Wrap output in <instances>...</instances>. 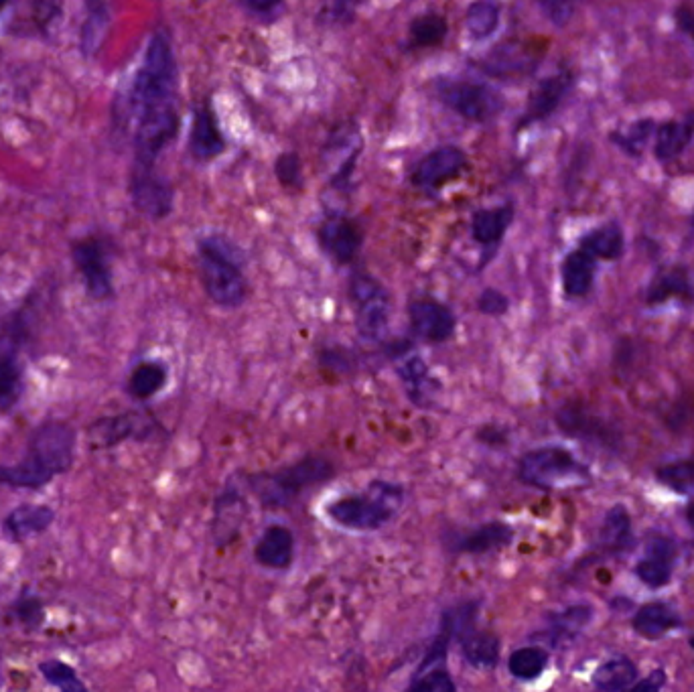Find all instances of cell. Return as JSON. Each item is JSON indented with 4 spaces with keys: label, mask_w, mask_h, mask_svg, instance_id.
<instances>
[{
    "label": "cell",
    "mask_w": 694,
    "mask_h": 692,
    "mask_svg": "<svg viewBox=\"0 0 694 692\" xmlns=\"http://www.w3.org/2000/svg\"><path fill=\"white\" fill-rule=\"evenodd\" d=\"M447 35V21L441 15L429 13L416 17L410 25V37L419 47L439 45Z\"/></svg>",
    "instance_id": "obj_35"
},
{
    "label": "cell",
    "mask_w": 694,
    "mask_h": 692,
    "mask_svg": "<svg viewBox=\"0 0 694 692\" xmlns=\"http://www.w3.org/2000/svg\"><path fill=\"white\" fill-rule=\"evenodd\" d=\"M518 475L538 490H559L587 479V469L561 447H542L520 459Z\"/></svg>",
    "instance_id": "obj_6"
},
{
    "label": "cell",
    "mask_w": 694,
    "mask_h": 692,
    "mask_svg": "<svg viewBox=\"0 0 694 692\" xmlns=\"http://www.w3.org/2000/svg\"><path fill=\"white\" fill-rule=\"evenodd\" d=\"M404 504V490L398 483L374 479L364 492L345 494L327 504V518L347 530L374 532L398 516Z\"/></svg>",
    "instance_id": "obj_3"
},
{
    "label": "cell",
    "mask_w": 694,
    "mask_h": 692,
    "mask_svg": "<svg viewBox=\"0 0 694 692\" xmlns=\"http://www.w3.org/2000/svg\"><path fill=\"white\" fill-rule=\"evenodd\" d=\"M591 615H593V611L587 605H575V607H569L567 611H563L559 615H554L550 619V630L554 634V642L573 638L577 632H581L589 624Z\"/></svg>",
    "instance_id": "obj_34"
},
{
    "label": "cell",
    "mask_w": 694,
    "mask_h": 692,
    "mask_svg": "<svg viewBox=\"0 0 694 692\" xmlns=\"http://www.w3.org/2000/svg\"><path fill=\"white\" fill-rule=\"evenodd\" d=\"M274 171L283 185H291V187L301 185V161L295 153L281 155L279 161H276Z\"/></svg>",
    "instance_id": "obj_43"
},
{
    "label": "cell",
    "mask_w": 694,
    "mask_h": 692,
    "mask_svg": "<svg viewBox=\"0 0 694 692\" xmlns=\"http://www.w3.org/2000/svg\"><path fill=\"white\" fill-rule=\"evenodd\" d=\"M473 621L475 619L467 621V624L457 634V640L461 642L463 658L467 660L469 666H473L477 670H490L500 660V652H502L500 638L492 632L475 630Z\"/></svg>",
    "instance_id": "obj_17"
},
{
    "label": "cell",
    "mask_w": 694,
    "mask_h": 692,
    "mask_svg": "<svg viewBox=\"0 0 694 692\" xmlns=\"http://www.w3.org/2000/svg\"><path fill=\"white\" fill-rule=\"evenodd\" d=\"M256 561L272 571H285L295 559V536L283 524L268 526L254 546Z\"/></svg>",
    "instance_id": "obj_15"
},
{
    "label": "cell",
    "mask_w": 694,
    "mask_h": 692,
    "mask_svg": "<svg viewBox=\"0 0 694 692\" xmlns=\"http://www.w3.org/2000/svg\"><path fill=\"white\" fill-rule=\"evenodd\" d=\"M678 25L682 27V31H686L694 39V11H688V9L678 11Z\"/></svg>",
    "instance_id": "obj_48"
},
{
    "label": "cell",
    "mask_w": 694,
    "mask_h": 692,
    "mask_svg": "<svg viewBox=\"0 0 694 692\" xmlns=\"http://www.w3.org/2000/svg\"><path fill=\"white\" fill-rule=\"evenodd\" d=\"M601 538L609 546H623L630 538V516L623 506H615L607 512L603 528H601Z\"/></svg>",
    "instance_id": "obj_38"
},
{
    "label": "cell",
    "mask_w": 694,
    "mask_h": 692,
    "mask_svg": "<svg viewBox=\"0 0 694 692\" xmlns=\"http://www.w3.org/2000/svg\"><path fill=\"white\" fill-rule=\"evenodd\" d=\"M364 3V0H331L329 5V17L333 21H347L350 19L356 9Z\"/></svg>",
    "instance_id": "obj_46"
},
{
    "label": "cell",
    "mask_w": 694,
    "mask_h": 692,
    "mask_svg": "<svg viewBox=\"0 0 694 692\" xmlns=\"http://www.w3.org/2000/svg\"><path fill=\"white\" fill-rule=\"evenodd\" d=\"M678 617L664 603H650L642 607L634 619V628L644 638H660L678 626Z\"/></svg>",
    "instance_id": "obj_27"
},
{
    "label": "cell",
    "mask_w": 694,
    "mask_h": 692,
    "mask_svg": "<svg viewBox=\"0 0 694 692\" xmlns=\"http://www.w3.org/2000/svg\"><path fill=\"white\" fill-rule=\"evenodd\" d=\"M650 130H652V122H638L630 128V132L626 136H615V138H617V143L626 149L638 151V147L648 138Z\"/></svg>",
    "instance_id": "obj_45"
},
{
    "label": "cell",
    "mask_w": 694,
    "mask_h": 692,
    "mask_svg": "<svg viewBox=\"0 0 694 692\" xmlns=\"http://www.w3.org/2000/svg\"><path fill=\"white\" fill-rule=\"evenodd\" d=\"M581 248L585 252H589L593 258H605V260H613L621 254L623 250V234L619 230V226L615 224H609V226H603L595 232H591Z\"/></svg>",
    "instance_id": "obj_31"
},
{
    "label": "cell",
    "mask_w": 694,
    "mask_h": 692,
    "mask_svg": "<svg viewBox=\"0 0 694 692\" xmlns=\"http://www.w3.org/2000/svg\"><path fill=\"white\" fill-rule=\"evenodd\" d=\"M167 378H169V372L165 364L153 362V360L141 362L132 370L128 378V392L136 400H149L165 388Z\"/></svg>",
    "instance_id": "obj_26"
},
{
    "label": "cell",
    "mask_w": 694,
    "mask_h": 692,
    "mask_svg": "<svg viewBox=\"0 0 694 692\" xmlns=\"http://www.w3.org/2000/svg\"><path fill=\"white\" fill-rule=\"evenodd\" d=\"M242 3L254 11H270L281 3V0H242Z\"/></svg>",
    "instance_id": "obj_49"
},
{
    "label": "cell",
    "mask_w": 694,
    "mask_h": 692,
    "mask_svg": "<svg viewBox=\"0 0 694 692\" xmlns=\"http://www.w3.org/2000/svg\"><path fill=\"white\" fill-rule=\"evenodd\" d=\"M672 559H674V546L666 538H654L648 546L646 559L640 561L636 567L638 577L648 585V587H664L670 581L672 573Z\"/></svg>",
    "instance_id": "obj_20"
},
{
    "label": "cell",
    "mask_w": 694,
    "mask_h": 692,
    "mask_svg": "<svg viewBox=\"0 0 694 692\" xmlns=\"http://www.w3.org/2000/svg\"><path fill=\"white\" fill-rule=\"evenodd\" d=\"M74 447L76 433L72 427L59 421L43 423L31 435L27 455L17 465H0V486L31 490L45 486L72 465Z\"/></svg>",
    "instance_id": "obj_1"
},
{
    "label": "cell",
    "mask_w": 694,
    "mask_h": 692,
    "mask_svg": "<svg viewBox=\"0 0 694 692\" xmlns=\"http://www.w3.org/2000/svg\"><path fill=\"white\" fill-rule=\"evenodd\" d=\"M548 664L546 650L538 646H526L510 654L508 670L518 680H534L538 678Z\"/></svg>",
    "instance_id": "obj_32"
},
{
    "label": "cell",
    "mask_w": 694,
    "mask_h": 692,
    "mask_svg": "<svg viewBox=\"0 0 694 692\" xmlns=\"http://www.w3.org/2000/svg\"><path fill=\"white\" fill-rule=\"evenodd\" d=\"M39 672L43 674V678L59 688V690H74V692H80V690H86L84 682L76 676L74 668L72 666H67L59 660H45L39 664Z\"/></svg>",
    "instance_id": "obj_37"
},
{
    "label": "cell",
    "mask_w": 694,
    "mask_h": 692,
    "mask_svg": "<svg viewBox=\"0 0 694 692\" xmlns=\"http://www.w3.org/2000/svg\"><path fill=\"white\" fill-rule=\"evenodd\" d=\"M595 276V258L583 248L567 256L563 264V287L569 297H583L589 293Z\"/></svg>",
    "instance_id": "obj_24"
},
{
    "label": "cell",
    "mask_w": 694,
    "mask_h": 692,
    "mask_svg": "<svg viewBox=\"0 0 694 692\" xmlns=\"http://www.w3.org/2000/svg\"><path fill=\"white\" fill-rule=\"evenodd\" d=\"M408 317L412 333L429 343H445L457 329V317L451 307L435 299L410 301Z\"/></svg>",
    "instance_id": "obj_10"
},
{
    "label": "cell",
    "mask_w": 694,
    "mask_h": 692,
    "mask_svg": "<svg viewBox=\"0 0 694 692\" xmlns=\"http://www.w3.org/2000/svg\"><path fill=\"white\" fill-rule=\"evenodd\" d=\"M7 3H9V0H0V11H3V9L7 7Z\"/></svg>",
    "instance_id": "obj_51"
},
{
    "label": "cell",
    "mask_w": 694,
    "mask_h": 692,
    "mask_svg": "<svg viewBox=\"0 0 694 692\" xmlns=\"http://www.w3.org/2000/svg\"><path fill=\"white\" fill-rule=\"evenodd\" d=\"M199 276L205 295L218 307L236 309L248 297V283L234 250L220 238L199 242Z\"/></svg>",
    "instance_id": "obj_5"
},
{
    "label": "cell",
    "mask_w": 694,
    "mask_h": 692,
    "mask_svg": "<svg viewBox=\"0 0 694 692\" xmlns=\"http://www.w3.org/2000/svg\"><path fill=\"white\" fill-rule=\"evenodd\" d=\"M512 218H514V212L510 205L477 212L471 222L473 240L479 242L481 246H496L504 238L506 230L510 228Z\"/></svg>",
    "instance_id": "obj_23"
},
{
    "label": "cell",
    "mask_w": 694,
    "mask_h": 692,
    "mask_svg": "<svg viewBox=\"0 0 694 692\" xmlns=\"http://www.w3.org/2000/svg\"><path fill=\"white\" fill-rule=\"evenodd\" d=\"M396 372L408 390L410 402H414L416 406H425L423 400H429L433 392L441 388L439 382L431 376L429 366L419 356H406Z\"/></svg>",
    "instance_id": "obj_22"
},
{
    "label": "cell",
    "mask_w": 694,
    "mask_h": 692,
    "mask_svg": "<svg viewBox=\"0 0 694 692\" xmlns=\"http://www.w3.org/2000/svg\"><path fill=\"white\" fill-rule=\"evenodd\" d=\"M577 0H538V7L544 17L557 27H565L575 15Z\"/></svg>",
    "instance_id": "obj_40"
},
{
    "label": "cell",
    "mask_w": 694,
    "mask_h": 692,
    "mask_svg": "<svg viewBox=\"0 0 694 692\" xmlns=\"http://www.w3.org/2000/svg\"><path fill=\"white\" fill-rule=\"evenodd\" d=\"M686 518H688L690 526L694 528V504H690V508H688V514H686Z\"/></svg>",
    "instance_id": "obj_50"
},
{
    "label": "cell",
    "mask_w": 694,
    "mask_h": 692,
    "mask_svg": "<svg viewBox=\"0 0 694 692\" xmlns=\"http://www.w3.org/2000/svg\"><path fill=\"white\" fill-rule=\"evenodd\" d=\"M536 65V57L532 51L524 49V47H502L496 51V55H492V63H490V72L492 74H500V76H516V74H528L532 72Z\"/></svg>",
    "instance_id": "obj_30"
},
{
    "label": "cell",
    "mask_w": 694,
    "mask_h": 692,
    "mask_svg": "<svg viewBox=\"0 0 694 692\" xmlns=\"http://www.w3.org/2000/svg\"><path fill=\"white\" fill-rule=\"evenodd\" d=\"M692 134H694V116L666 122L656 136V157L660 161H670L678 157L688 147Z\"/></svg>",
    "instance_id": "obj_25"
},
{
    "label": "cell",
    "mask_w": 694,
    "mask_h": 692,
    "mask_svg": "<svg viewBox=\"0 0 694 692\" xmlns=\"http://www.w3.org/2000/svg\"><path fill=\"white\" fill-rule=\"evenodd\" d=\"M510 309V299L498 289H485L477 297V311L488 317H502Z\"/></svg>",
    "instance_id": "obj_41"
},
{
    "label": "cell",
    "mask_w": 694,
    "mask_h": 692,
    "mask_svg": "<svg viewBox=\"0 0 694 692\" xmlns=\"http://www.w3.org/2000/svg\"><path fill=\"white\" fill-rule=\"evenodd\" d=\"M500 3L498 0H475L467 9L465 27L473 39H488L500 25Z\"/></svg>",
    "instance_id": "obj_28"
},
{
    "label": "cell",
    "mask_w": 694,
    "mask_h": 692,
    "mask_svg": "<svg viewBox=\"0 0 694 692\" xmlns=\"http://www.w3.org/2000/svg\"><path fill=\"white\" fill-rule=\"evenodd\" d=\"M658 479L678 494L694 496V461H678L664 465L658 471Z\"/></svg>",
    "instance_id": "obj_36"
},
{
    "label": "cell",
    "mask_w": 694,
    "mask_h": 692,
    "mask_svg": "<svg viewBox=\"0 0 694 692\" xmlns=\"http://www.w3.org/2000/svg\"><path fill=\"white\" fill-rule=\"evenodd\" d=\"M15 615L27 628H37L43 621V605L35 597H23L15 605Z\"/></svg>",
    "instance_id": "obj_44"
},
{
    "label": "cell",
    "mask_w": 694,
    "mask_h": 692,
    "mask_svg": "<svg viewBox=\"0 0 694 692\" xmlns=\"http://www.w3.org/2000/svg\"><path fill=\"white\" fill-rule=\"evenodd\" d=\"M74 262L82 274L86 291L96 301L112 297V279L102 246L96 240H82L74 244Z\"/></svg>",
    "instance_id": "obj_12"
},
{
    "label": "cell",
    "mask_w": 694,
    "mask_h": 692,
    "mask_svg": "<svg viewBox=\"0 0 694 692\" xmlns=\"http://www.w3.org/2000/svg\"><path fill=\"white\" fill-rule=\"evenodd\" d=\"M408 690H414V692H453V690H457V684L453 682L447 668H435V670L412 676Z\"/></svg>",
    "instance_id": "obj_39"
},
{
    "label": "cell",
    "mask_w": 694,
    "mask_h": 692,
    "mask_svg": "<svg viewBox=\"0 0 694 692\" xmlns=\"http://www.w3.org/2000/svg\"><path fill=\"white\" fill-rule=\"evenodd\" d=\"M571 90V76L569 74H557L546 78L530 96V104L526 110L524 122H534L542 120L548 114L557 110V106L563 102L567 92Z\"/></svg>",
    "instance_id": "obj_21"
},
{
    "label": "cell",
    "mask_w": 694,
    "mask_h": 692,
    "mask_svg": "<svg viewBox=\"0 0 694 692\" xmlns=\"http://www.w3.org/2000/svg\"><path fill=\"white\" fill-rule=\"evenodd\" d=\"M360 228L341 216L327 218L319 228V242L323 250L339 264L352 262L362 248Z\"/></svg>",
    "instance_id": "obj_14"
},
{
    "label": "cell",
    "mask_w": 694,
    "mask_h": 692,
    "mask_svg": "<svg viewBox=\"0 0 694 692\" xmlns=\"http://www.w3.org/2000/svg\"><path fill=\"white\" fill-rule=\"evenodd\" d=\"M130 197L136 210L153 220L167 218L173 210V189L155 169H132Z\"/></svg>",
    "instance_id": "obj_9"
},
{
    "label": "cell",
    "mask_w": 694,
    "mask_h": 692,
    "mask_svg": "<svg viewBox=\"0 0 694 692\" xmlns=\"http://www.w3.org/2000/svg\"><path fill=\"white\" fill-rule=\"evenodd\" d=\"M690 644H692V648H694V638H692V640H690Z\"/></svg>",
    "instance_id": "obj_52"
},
{
    "label": "cell",
    "mask_w": 694,
    "mask_h": 692,
    "mask_svg": "<svg viewBox=\"0 0 694 692\" xmlns=\"http://www.w3.org/2000/svg\"><path fill=\"white\" fill-rule=\"evenodd\" d=\"M335 467L329 459L307 455L293 465L276 471H262L248 477V486L264 508H287L309 488L333 477Z\"/></svg>",
    "instance_id": "obj_4"
},
{
    "label": "cell",
    "mask_w": 694,
    "mask_h": 692,
    "mask_svg": "<svg viewBox=\"0 0 694 692\" xmlns=\"http://www.w3.org/2000/svg\"><path fill=\"white\" fill-rule=\"evenodd\" d=\"M136 431V419L132 414H120L114 419H104L98 425H94L92 437H96L98 447H114L120 441L132 437Z\"/></svg>",
    "instance_id": "obj_33"
},
{
    "label": "cell",
    "mask_w": 694,
    "mask_h": 692,
    "mask_svg": "<svg viewBox=\"0 0 694 692\" xmlns=\"http://www.w3.org/2000/svg\"><path fill=\"white\" fill-rule=\"evenodd\" d=\"M465 169V155L455 147L439 149L427 155L416 171L412 173V183L421 187H439L455 179Z\"/></svg>",
    "instance_id": "obj_16"
},
{
    "label": "cell",
    "mask_w": 694,
    "mask_h": 692,
    "mask_svg": "<svg viewBox=\"0 0 694 692\" xmlns=\"http://www.w3.org/2000/svg\"><path fill=\"white\" fill-rule=\"evenodd\" d=\"M23 394L21 335L0 331V412H11Z\"/></svg>",
    "instance_id": "obj_11"
},
{
    "label": "cell",
    "mask_w": 694,
    "mask_h": 692,
    "mask_svg": "<svg viewBox=\"0 0 694 692\" xmlns=\"http://www.w3.org/2000/svg\"><path fill=\"white\" fill-rule=\"evenodd\" d=\"M437 94L441 102L455 114L475 122L492 118L502 106L496 92L463 80H441L437 84Z\"/></svg>",
    "instance_id": "obj_8"
},
{
    "label": "cell",
    "mask_w": 694,
    "mask_h": 692,
    "mask_svg": "<svg viewBox=\"0 0 694 692\" xmlns=\"http://www.w3.org/2000/svg\"><path fill=\"white\" fill-rule=\"evenodd\" d=\"M177 67L169 39L163 33L151 37L143 63L136 69L130 94L128 114L132 122L141 116L175 108Z\"/></svg>",
    "instance_id": "obj_2"
},
{
    "label": "cell",
    "mask_w": 694,
    "mask_h": 692,
    "mask_svg": "<svg viewBox=\"0 0 694 692\" xmlns=\"http://www.w3.org/2000/svg\"><path fill=\"white\" fill-rule=\"evenodd\" d=\"M350 297L356 309V327L366 341H382L390 325V297L370 274H354Z\"/></svg>",
    "instance_id": "obj_7"
},
{
    "label": "cell",
    "mask_w": 694,
    "mask_h": 692,
    "mask_svg": "<svg viewBox=\"0 0 694 692\" xmlns=\"http://www.w3.org/2000/svg\"><path fill=\"white\" fill-rule=\"evenodd\" d=\"M514 540V528L504 522H488L473 528L465 534H453L447 538V548L457 555H485L504 546H510Z\"/></svg>",
    "instance_id": "obj_13"
},
{
    "label": "cell",
    "mask_w": 694,
    "mask_h": 692,
    "mask_svg": "<svg viewBox=\"0 0 694 692\" xmlns=\"http://www.w3.org/2000/svg\"><path fill=\"white\" fill-rule=\"evenodd\" d=\"M55 514L51 508L47 506H39V504H21L15 510H11L5 520H3V532L9 540L13 542H23L31 536L43 534L51 522H53Z\"/></svg>",
    "instance_id": "obj_18"
},
{
    "label": "cell",
    "mask_w": 694,
    "mask_h": 692,
    "mask_svg": "<svg viewBox=\"0 0 694 692\" xmlns=\"http://www.w3.org/2000/svg\"><path fill=\"white\" fill-rule=\"evenodd\" d=\"M189 147H191L193 157L199 161H210L224 151V138H222L218 124H216L210 110L201 108L195 112L191 136H189Z\"/></svg>",
    "instance_id": "obj_19"
},
{
    "label": "cell",
    "mask_w": 694,
    "mask_h": 692,
    "mask_svg": "<svg viewBox=\"0 0 694 692\" xmlns=\"http://www.w3.org/2000/svg\"><path fill=\"white\" fill-rule=\"evenodd\" d=\"M664 682H666V676H664V672L662 670H656L652 676H648L646 680H642V682H634V690H648V692H654V690H660L662 686H664Z\"/></svg>",
    "instance_id": "obj_47"
},
{
    "label": "cell",
    "mask_w": 694,
    "mask_h": 692,
    "mask_svg": "<svg viewBox=\"0 0 694 692\" xmlns=\"http://www.w3.org/2000/svg\"><path fill=\"white\" fill-rule=\"evenodd\" d=\"M636 678H638V668L630 660L619 658L599 666L597 672L593 674V684L601 690L617 692V690L632 688Z\"/></svg>",
    "instance_id": "obj_29"
},
{
    "label": "cell",
    "mask_w": 694,
    "mask_h": 692,
    "mask_svg": "<svg viewBox=\"0 0 694 692\" xmlns=\"http://www.w3.org/2000/svg\"><path fill=\"white\" fill-rule=\"evenodd\" d=\"M688 289L684 276L682 274H666L658 283H654L652 293H650V303H658L664 301L672 295H680Z\"/></svg>",
    "instance_id": "obj_42"
}]
</instances>
